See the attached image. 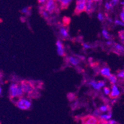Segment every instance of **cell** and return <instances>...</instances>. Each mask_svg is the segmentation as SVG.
<instances>
[{"instance_id":"obj_1","label":"cell","mask_w":124,"mask_h":124,"mask_svg":"<svg viewBox=\"0 0 124 124\" xmlns=\"http://www.w3.org/2000/svg\"><path fill=\"white\" fill-rule=\"evenodd\" d=\"M16 106L17 108L21 110H28L32 106V102L29 99L19 97V99L16 101Z\"/></svg>"},{"instance_id":"obj_2","label":"cell","mask_w":124,"mask_h":124,"mask_svg":"<svg viewBox=\"0 0 124 124\" xmlns=\"http://www.w3.org/2000/svg\"><path fill=\"white\" fill-rule=\"evenodd\" d=\"M44 9L49 14H52L57 9V4L55 0H46L44 3Z\"/></svg>"},{"instance_id":"obj_3","label":"cell","mask_w":124,"mask_h":124,"mask_svg":"<svg viewBox=\"0 0 124 124\" xmlns=\"http://www.w3.org/2000/svg\"><path fill=\"white\" fill-rule=\"evenodd\" d=\"M20 84L21 85L24 93L30 94L34 92V86L31 82L27 81H23Z\"/></svg>"},{"instance_id":"obj_4","label":"cell","mask_w":124,"mask_h":124,"mask_svg":"<svg viewBox=\"0 0 124 124\" xmlns=\"http://www.w3.org/2000/svg\"><path fill=\"white\" fill-rule=\"evenodd\" d=\"M86 0H77L76 3L75 12L76 14H79L85 11Z\"/></svg>"},{"instance_id":"obj_5","label":"cell","mask_w":124,"mask_h":124,"mask_svg":"<svg viewBox=\"0 0 124 124\" xmlns=\"http://www.w3.org/2000/svg\"><path fill=\"white\" fill-rule=\"evenodd\" d=\"M99 120L94 116H87L83 118V124H99Z\"/></svg>"},{"instance_id":"obj_6","label":"cell","mask_w":124,"mask_h":124,"mask_svg":"<svg viewBox=\"0 0 124 124\" xmlns=\"http://www.w3.org/2000/svg\"><path fill=\"white\" fill-rule=\"evenodd\" d=\"M17 83H12L9 86V96L11 98H16L17 97Z\"/></svg>"},{"instance_id":"obj_7","label":"cell","mask_w":124,"mask_h":124,"mask_svg":"<svg viewBox=\"0 0 124 124\" xmlns=\"http://www.w3.org/2000/svg\"><path fill=\"white\" fill-rule=\"evenodd\" d=\"M120 94V91L118 89V86L116 85H112V91H110V93L109 94L111 98H116L117 97H118Z\"/></svg>"},{"instance_id":"obj_8","label":"cell","mask_w":124,"mask_h":124,"mask_svg":"<svg viewBox=\"0 0 124 124\" xmlns=\"http://www.w3.org/2000/svg\"><path fill=\"white\" fill-rule=\"evenodd\" d=\"M94 8V2L93 0H86L85 11L87 13H91Z\"/></svg>"},{"instance_id":"obj_9","label":"cell","mask_w":124,"mask_h":124,"mask_svg":"<svg viewBox=\"0 0 124 124\" xmlns=\"http://www.w3.org/2000/svg\"><path fill=\"white\" fill-rule=\"evenodd\" d=\"M100 73L103 76H104V77H107V78H108V76L111 75L110 69L108 68V67H107V66L103 67V68L100 70Z\"/></svg>"},{"instance_id":"obj_10","label":"cell","mask_w":124,"mask_h":124,"mask_svg":"<svg viewBox=\"0 0 124 124\" xmlns=\"http://www.w3.org/2000/svg\"><path fill=\"white\" fill-rule=\"evenodd\" d=\"M112 114L111 112L109 110L108 111L107 114H101L99 116V118H100L101 120H104V121H107L109 119L112 118Z\"/></svg>"},{"instance_id":"obj_11","label":"cell","mask_w":124,"mask_h":124,"mask_svg":"<svg viewBox=\"0 0 124 124\" xmlns=\"http://www.w3.org/2000/svg\"><path fill=\"white\" fill-rule=\"evenodd\" d=\"M60 34L62 35V37H63V38H68V36H69L68 29L63 27H61L60 29Z\"/></svg>"},{"instance_id":"obj_12","label":"cell","mask_w":124,"mask_h":124,"mask_svg":"<svg viewBox=\"0 0 124 124\" xmlns=\"http://www.w3.org/2000/svg\"><path fill=\"white\" fill-rule=\"evenodd\" d=\"M68 62L71 65H73V66H77L79 63V61L78 58H76L74 56H70L68 59Z\"/></svg>"},{"instance_id":"obj_13","label":"cell","mask_w":124,"mask_h":124,"mask_svg":"<svg viewBox=\"0 0 124 124\" xmlns=\"http://www.w3.org/2000/svg\"><path fill=\"white\" fill-rule=\"evenodd\" d=\"M72 0H60L59 3L61 4L62 8H66L71 3Z\"/></svg>"},{"instance_id":"obj_14","label":"cell","mask_w":124,"mask_h":124,"mask_svg":"<svg viewBox=\"0 0 124 124\" xmlns=\"http://www.w3.org/2000/svg\"><path fill=\"white\" fill-rule=\"evenodd\" d=\"M108 81H110V83L112 85H116L117 82V77L116 75H110V76L108 77Z\"/></svg>"},{"instance_id":"obj_15","label":"cell","mask_w":124,"mask_h":124,"mask_svg":"<svg viewBox=\"0 0 124 124\" xmlns=\"http://www.w3.org/2000/svg\"><path fill=\"white\" fill-rule=\"evenodd\" d=\"M24 91L22 88V86L21 84H18L17 85V97H21L22 96L24 95Z\"/></svg>"},{"instance_id":"obj_16","label":"cell","mask_w":124,"mask_h":124,"mask_svg":"<svg viewBox=\"0 0 124 124\" xmlns=\"http://www.w3.org/2000/svg\"><path fill=\"white\" fill-rule=\"evenodd\" d=\"M99 110L102 113L106 112L109 111V107L107 105H102L99 107Z\"/></svg>"},{"instance_id":"obj_17","label":"cell","mask_w":124,"mask_h":124,"mask_svg":"<svg viewBox=\"0 0 124 124\" xmlns=\"http://www.w3.org/2000/svg\"><path fill=\"white\" fill-rule=\"evenodd\" d=\"M89 85L96 90H100L101 89V88L99 87L98 85H97V82L95 81H91L89 82Z\"/></svg>"},{"instance_id":"obj_18","label":"cell","mask_w":124,"mask_h":124,"mask_svg":"<svg viewBox=\"0 0 124 124\" xmlns=\"http://www.w3.org/2000/svg\"><path fill=\"white\" fill-rule=\"evenodd\" d=\"M114 48H116V50H117L118 52L124 53V46H122V45H120V44H116L114 46Z\"/></svg>"},{"instance_id":"obj_19","label":"cell","mask_w":124,"mask_h":124,"mask_svg":"<svg viewBox=\"0 0 124 124\" xmlns=\"http://www.w3.org/2000/svg\"><path fill=\"white\" fill-rule=\"evenodd\" d=\"M102 36L104 37L107 40H109L110 39V35H109V34H108V31H107L106 29H102Z\"/></svg>"},{"instance_id":"obj_20","label":"cell","mask_w":124,"mask_h":124,"mask_svg":"<svg viewBox=\"0 0 124 124\" xmlns=\"http://www.w3.org/2000/svg\"><path fill=\"white\" fill-rule=\"evenodd\" d=\"M41 14H42V16H43V17H44L45 19H47L49 18V13H48L47 11H46L45 9H44V8L42 9V10L41 11Z\"/></svg>"},{"instance_id":"obj_21","label":"cell","mask_w":124,"mask_h":124,"mask_svg":"<svg viewBox=\"0 0 124 124\" xmlns=\"http://www.w3.org/2000/svg\"><path fill=\"white\" fill-rule=\"evenodd\" d=\"M56 51H57V54L58 55L61 56H63L65 55V49L64 48H56Z\"/></svg>"},{"instance_id":"obj_22","label":"cell","mask_w":124,"mask_h":124,"mask_svg":"<svg viewBox=\"0 0 124 124\" xmlns=\"http://www.w3.org/2000/svg\"><path fill=\"white\" fill-rule=\"evenodd\" d=\"M103 92L106 95H109L110 93V89L108 88V87H104V89H103Z\"/></svg>"},{"instance_id":"obj_23","label":"cell","mask_w":124,"mask_h":124,"mask_svg":"<svg viewBox=\"0 0 124 124\" xmlns=\"http://www.w3.org/2000/svg\"><path fill=\"white\" fill-rule=\"evenodd\" d=\"M114 23L116 24V25H120V26H124V22H123L121 20H118L116 19L114 21Z\"/></svg>"},{"instance_id":"obj_24","label":"cell","mask_w":124,"mask_h":124,"mask_svg":"<svg viewBox=\"0 0 124 124\" xmlns=\"http://www.w3.org/2000/svg\"><path fill=\"white\" fill-rule=\"evenodd\" d=\"M97 85H98L99 87L101 89L102 87H104L106 86V82L104 81H99L97 82Z\"/></svg>"},{"instance_id":"obj_25","label":"cell","mask_w":124,"mask_h":124,"mask_svg":"<svg viewBox=\"0 0 124 124\" xmlns=\"http://www.w3.org/2000/svg\"><path fill=\"white\" fill-rule=\"evenodd\" d=\"M117 77L119 78H124V70L119 71V72L117 73Z\"/></svg>"},{"instance_id":"obj_26","label":"cell","mask_w":124,"mask_h":124,"mask_svg":"<svg viewBox=\"0 0 124 124\" xmlns=\"http://www.w3.org/2000/svg\"><path fill=\"white\" fill-rule=\"evenodd\" d=\"M97 19L100 21H103L104 20V16L101 13H99L97 14Z\"/></svg>"},{"instance_id":"obj_27","label":"cell","mask_w":124,"mask_h":124,"mask_svg":"<svg viewBox=\"0 0 124 124\" xmlns=\"http://www.w3.org/2000/svg\"><path fill=\"white\" fill-rule=\"evenodd\" d=\"M105 8L107 10H110L112 8V6H111V4H110L109 2H106V3H105Z\"/></svg>"},{"instance_id":"obj_28","label":"cell","mask_w":124,"mask_h":124,"mask_svg":"<svg viewBox=\"0 0 124 124\" xmlns=\"http://www.w3.org/2000/svg\"><path fill=\"white\" fill-rule=\"evenodd\" d=\"M22 13L23 14H27V13H29V8L28 7H25L21 10Z\"/></svg>"},{"instance_id":"obj_29","label":"cell","mask_w":124,"mask_h":124,"mask_svg":"<svg viewBox=\"0 0 124 124\" xmlns=\"http://www.w3.org/2000/svg\"><path fill=\"white\" fill-rule=\"evenodd\" d=\"M118 1H117V0H111L109 3H110V4H111V6L113 7H114L115 6H116L117 4V3H118Z\"/></svg>"},{"instance_id":"obj_30","label":"cell","mask_w":124,"mask_h":124,"mask_svg":"<svg viewBox=\"0 0 124 124\" xmlns=\"http://www.w3.org/2000/svg\"><path fill=\"white\" fill-rule=\"evenodd\" d=\"M101 112L99 111V109H97V110H95L94 112V116L95 117H99V116L101 115Z\"/></svg>"},{"instance_id":"obj_31","label":"cell","mask_w":124,"mask_h":124,"mask_svg":"<svg viewBox=\"0 0 124 124\" xmlns=\"http://www.w3.org/2000/svg\"><path fill=\"white\" fill-rule=\"evenodd\" d=\"M120 17L121 19V21L124 22V7L123 8L122 10L121 13L120 14Z\"/></svg>"},{"instance_id":"obj_32","label":"cell","mask_w":124,"mask_h":124,"mask_svg":"<svg viewBox=\"0 0 124 124\" xmlns=\"http://www.w3.org/2000/svg\"><path fill=\"white\" fill-rule=\"evenodd\" d=\"M83 46L85 49H89V48H91V46L89 44H86V43H83Z\"/></svg>"},{"instance_id":"obj_33","label":"cell","mask_w":124,"mask_h":124,"mask_svg":"<svg viewBox=\"0 0 124 124\" xmlns=\"http://www.w3.org/2000/svg\"><path fill=\"white\" fill-rule=\"evenodd\" d=\"M107 121H108L109 123H110L111 124H117V122H116V120H113V119H111V118H110V119H109L108 120H107Z\"/></svg>"},{"instance_id":"obj_34","label":"cell","mask_w":124,"mask_h":124,"mask_svg":"<svg viewBox=\"0 0 124 124\" xmlns=\"http://www.w3.org/2000/svg\"><path fill=\"white\" fill-rule=\"evenodd\" d=\"M99 124H111L108 122V121H104V120H101V121H100V122L99 123Z\"/></svg>"},{"instance_id":"obj_35","label":"cell","mask_w":124,"mask_h":124,"mask_svg":"<svg viewBox=\"0 0 124 124\" xmlns=\"http://www.w3.org/2000/svg\"><path fill=\"white\" fill-rule=\"evenodd\" d=\"M40 4H44L46 1V0H37Z\"/></svg>"},{"instance_id":"obj_36","label":"cell","mask_w":124,"mask_h":124,"mask_svg":"<svg viewBox=\"0 0 124 124\" xmlns=\"http://www.w3.org/2000/svg\"><path fill=\"white\" fill-rule=\"evenodd\" d=\"M106 44H107V45H108V46H110V45H111L112 44V42L110 40H108V41H107Z\"/></svg>"},{"instance_id":"obj_37","label":"cell","mask_w":124,"mask_h":124,"mask_svg":"<svg viewBox=\"0 0 124 124\" xmlns=\"http://www.w3.org/2000/svg\"><path fill=\"white\" fill-rule=\"evenodd\" d=\"M107 21H108L109 23H112V19L109 18V17H108V18H107Z\"/></svg>"},{"instance_id":"obj_38","label":"cell","mask_w":124,"mask_h":124,"mask_svg":"<svg viewBox=\"0 0 124 124\" xmlns=\"http://www.w3.org/2000/svg\"><path fill=\"white\" fill-rule=\"evenodd\" d=\"M1 94H2V88L0 86V96L1 95Z\"/></svg>"},{"instance_id":"obj_39","label":"cell","mask_w":124,"mask_h":124,"mask_svg":"<svg viewBox=\"0 0 124 124\" xmlns=\"http://www.w3.org/2000/svg\"><path fill=\"white\" fill-rule=\"evenodd\" d=\"M120 3H121L122 5H123V6H124V0H123V1H122Z\"/></svg>"},{"instance_id":"obj_40","label":"cell","mask_w":124,"mask_h":124,"mask_svg":"<svg viewBox=\"0 0 124 124\" xmlns=\"http://www.w3.org/2000/svg\"><path fill=\"white\" fill-rule=\"evenodd\" d=\"M93 1L94 2H97V1H101V0H93Z\"/></svg>"},{"instance_id":"obj_41","label":"cell","mask_w":124,"mask_h":124,"mask_svg":"<svg viewBox=\"0 0 124 124\" xmlns=\"http://www.w3.org/2000/svg\"><path fill=\"white\" fill-rule=\"evenodd\" d=\"M117 1H120V0H117Z\"/></svg>"},{"instance_id":"obj_42","label":"cell","mask_w":124,"mask_h":124,"mask_svg":"<svg viewBox=\"0 0 124 124\" xmlns=\"http://www.w3.org/2000/svg\"></svg>"},{"instance_id":"obj_43","label":"cell","mask_w":124,"mask_h":124,"mask_svg":"<svg viewBox=\"0 0 124 124\" xmlns=\"http://www.w3.org/2000/svg\"></svg>"}]
</instances>
